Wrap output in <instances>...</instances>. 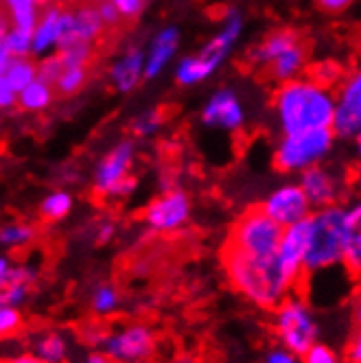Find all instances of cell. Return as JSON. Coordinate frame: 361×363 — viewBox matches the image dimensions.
Masks as SVG:
<instances>
[{"instance_id":"obj_14","label":"cell","mask_w":361,"mask_h":363,"mask_svg":"<svg viewBox=\"0 0 361 363\" xmlns=\"http://www.w3.org/2000/svg\"><path fill=\"white\" fill-rule=\"evenodd\" d=\"M201 125L213 129V132H223V134H237L245 127L248 112L241 96L230 90L221 88L209 96L201 110Z\"/></svg>"},{"instance_id":"obj_7","label":"cell","mask_w":361,"mask_h":363,"mask_svg":"<svg viewBox=\"0 0 361 363\" xmlns=\"http://www.w3.org/2000/svg\"><path fill=\"white\" fill-rule=\"evenodd\" d=\"M335 136L333 127L328 129H309V132H298V134H280L272 162L276 171L285 175H302L304 171L322 164L333 147H335Z\"/></svg>"},{"instance_id":"obj_16","label":"cell","mask_w":361,"mask_h":363,"mask_svg":"<svg viewBox=\"0 0 361 363\" xmlns=\"http://www.w3.org/2000/svg\"><path fill=\"white\" fill-rule=\"evenodd\" d=\"M68 13L70 9H64V5L57 3L42 9L38 27L33 29V55L48 57L60 53L68 31Z\"/></svg>"},{"instance_id":"obj_25","label":"cell","mask_w":361,"mask_h":363,"mask_svg":"<svg viewBox=\"0 0 361 363\" xmlns=\"http://www.w3.org/2000/svg\"><path fill=\"white\" fill-rule=\"evenodd\" d=\"M33 55V33L11 29L3 24L0 33V68L7 66L16 57H31Z\"/></svg>"},{"instance_id":"obj_37","label":"cell","mask_w":361,"mask_h":363,"mask_svg":"<svg viewBox=\"0 0 361 363\" xmlns=\"http://www.w3.org/2000/svg\"><path fill=\"white\" fill-rule=\"evenodd\" d=\"M311 79H316L318 84L328 86V88H331V84H335V82H342V79H340V68L335 66V64H331V62L318 64V66L311 70Z\"/></svg>"},{"instance_id":"obj_53","label":"cell","mask_w":361,"mask_h":363,"mask_svg":"<svg viewBox=\"0 0 361 363\" xmlns=\"http://www.w3.org/2000/svg\"><path fill=\"white\" fill-rule=\"evenodd\" d=\"M359 44H361V33H359Z\"/></svg>"},{"instance_id":"obj_6","label":"cell","mask_w":361,"mask_h":363,"mask_svg":"<svg viewBox=\"0 0 361 363\" xmlns=\"http://www.w3.org/2000/svg\"><path fill=\"white\" fill-rule=\"evenodd\" d=\"M272 333L278 346L302 357L309 348H313L320 342L322 333L313 302L300 294H291L289 298H285L274 308Z\"/></svg>"},{"instance_id":"obj_9","label":"cell","mask_w":361,"mask_h":363,"mask_svg":"<svg viewBox=\"0 0 361 363\" xmlns=\"http://www.w3.org/2000/svg\"><path fill=\"white\" fill-rule=\"evenodd\" d=\"M282 232H285V228L276 223L259 206V208L245 211L235 221V225H232L228 235L226 247H232L243 254H252V256H270L278 252Z\"/></svg>"},{"instance_id":"obj_23","label":"cell","mask_w":361,"mask_h":363,"mask_svg":"<svg viewBox=\"0 0 361 363\" xmlns=\"http://www.w3.org/2000/svg\"><path fill=\"white\" fill-rule=\"evenodd\" d=\"M3 9H5V20H3L5 27L33 33L44 7L38 0H3Z\"/></svg>"},{"instance_id":"obj_34","label":"cell","mask_w":361,"mask_h":363,"mask_svg":"<svg viewBox=\"0 0 361 363\" xmlns=\"http://www.w3.org/2000/svg\"><path fill=\"white\" fill-rule=\"evenodd\" d=\"M302 363H344V357L331 344L318 342L313 348H309L302 354Z\"/></svg>"},{"instance_id":"obj_38","label":"cell","mask_w":361,"mask_h":363,"mask_svg":"<svg viewBox=\"0 0 361 363\" xmlns=\"http://www.w3.org/2000/svg\"><path fill=\"white\" fill-rule=\"evenodd\" d=\"M110 3L121 11L125 20H136L149 5V0H110Z\"/></svg>"},{"instance_id":"obj_21","label":"cell","mask_w":361,"mask_h":363,"mask_svg":"<svg viewBox=\"0 0 361 363\" xmlns=\"http://www.w3.org/2000/svg\"><path fill=\"white\" fill-rule=\"evenodd\" d=\"M38 267L33 263H24V261H16L11 274L0 282V300L3 304H9V306H18L22 308L24 304L29 302L33 289H35V282H38Z\"/></svg>"},{"instance_id":"obj_29","label":"cell","mask_w":361,"mask_h":363,"mask_svg":"<svg viewBox=\"0 0 361 363\" xmlns=\"http://www.w3.org/2000/svg\"><path fill=\"white\" fill-rule=\"evenodd\" d=\"M55 86L44 79H35L29 88H24L18 94V110L24 114H40L50 108L55 99Z\"/></svg>"},{"instance_id":"obj_30","label":"cell","mask_w":361,"mask_h":363,"mask_svg":"<svg viewBox=\"0 0 361 363\" xmlns=\"http://www.w3.org/2000/svg\"><path fill=\"white\" fill-rule=\"evenodd\" d=\"M348 211H350V239H348L344 267L352 276H361V201L348 206Z\"/></svg>"},{"instance_id":"obj_1","label":"cell","mask_w":361,"mask_h":363,"mask_svg":"<svg viewBox=\"0 0 361 363\" xmlns=\"http://www.w3.org/2000/svg\"><path fill=\"white\" fill-rule=\"evenodd\" d=\"M221 263L230 287L259 308L274 311L282 300L294 294L298 284V278L282 267L276 254L252 256L226 247Z\"/></svg>"},{"instance_id":"obj_5","label":"cell","mask_w":361,"mask_h":363,"mask_svg":"<svg viewBox=\"0 0 361 363\" xmlns=\"http://www.w3.org/2000/svg\"><path fill=\"white\" fill-rule=\"evenodd\" d=\"M250 62L267 72L270 79L287 84L300 79L309 66V48L298 31L276 29L267 33L259 44L252 46Z\"/></svg>"},{"instance_id":"obj_52","label":"cell","mask_w":361,"mask_h":363,"mask_svg":"<svg viewBox=\"0 0 361 363\" xmlns=\"http://www.w3.org/2000/svg\"><path fill=\"white\" fill-rule=\"evenodd\" d=\"M60 3L64 5V3H74V0H60Z\"/></svg>"},{"instance_id":"obj_40","label":"cell","mask_w":361,"mask_h":363,"mask_svg":"<svg viewBox=\"0 0 361 363\" xmlns=\"http://www.w3.org/2000/svg\"><path fill=\"white\" fill-rule=\"evenodd\" d=\"M263 363H302V357L282 346H274L265 352Z\"/></svg>"},{"instance_id":"obj_46","label":"cell","mask_w":361,"mask_h":363,"mask_svg":"<svg viewBox=\"0 0 361 363\" xmlns=\"http://www.w3.org/2000/svg\"><path fill=\"white\" fill-rule=\"evenodd\" d=\"M5 363H44L38 354H33L31 350H20V352H13L5 359Z\"/></svg>"},{"instance_id":"obj_50","label":"cell","mask_w":361,"mask_h":363,"mask_svg":"<svg viewBox=\"0 0 361 363\" xmlns=\"http://www.w3.org/2000/svg\"><path fill=\"white\" fill-rule=\"evenodd\" d=\"M101 3H106V0H86V5H101Z\"/></svg>"},{"instance_id":"obj_39","label":"cell","mask_w":361,"mask_h":363,"mask_svg":"<svg viewBox=\"0 0 361 363\" xmlns=\"http://www.w3.org/2000/svg\"><path fill=\"white\" fill-rule=\"evenodd\" d=\"M116 235V223L112 219H99L92 228V241L99 245H106Z\"/></svg>"},{"instance_id":"obj_11","label":"cell","mask_w":361,"mask_h":363,"mask_svg":"<svg viewBox=\"0 0 361 363\" xmlns=\"http://www.w3.org/2000/svg\"><path fill=\"white\" fill-rule=\"evenodd\" d=\"M193 217V201L184 189H165L143 211V223L153 235L171 237L182 232Z\"/></svg>"},{"instance_id":"obj_3","label":"cell","mask_w":361,"mask_h":363,"mask_svg":"<svg viewBox=\"0 0 361 363\" xmlns=\"http://www.w3.org/2000/svg\"><path fill=\"white\" fill-rule=\"evenodd\" d=\"M309 221V252L304 274L313 276L320 272L344 267L346 250L350 239V211L344 203L328 208H318Z\"/></svg>"},{"instance_id":"obj_45","label":"cell","mask_w":361,"mask_h":363,"mask_svg":"<svg viewBox=\"0 0 361 363\" xmlns=\"http://www.w3.org/2000/svg\"><path fill=\"white\" fill-rule=\"evenodd\" d=\"M348 311H350V318L357 326H361V287H357L350 294V302H348Z\"/></svg>"},{"instance_id":"obj_10","label":"cell","mask_w":361,"mask_h":363,"mask_svg":"<svg viewBox=\"0 0 361 363\" xmlns=\"http://www.w3.org/2000/svg\"><path fill=\"white\" fill-rule=\"evenodd\" d=\"M99 350L114 363H145L158 350V335L145 322H125L106 330Z\"/></svg>"},{"instance_id":"obj_15","label":"cell","mask_w":361,"mask_h":363,"mask_svg":"<svg viewBox=\"0 0 361 363\" xmlns=\"http://www.w3.org/2000/svg\"><path fill=\"white\" fill-rule=\"evenodd\" d=\"M298 182L309 201H311L313 211L342 203V197L346 193V182L342 179V175L324 164L304 171L302 175H298Z\"/></svg>"},{"instance_id":"obj_32","label":"cell","mask_w":361,"mask_h":363,"mask_svg":"<svg viewBox=\"0 0 361 363\" xmlns=\"http://www.w3.org/2000/svg\"><path fill=\"white\" fill-rule=\"evenodd\" d=\"M162 125H165V110L153 108V110H145L134 116L132 132L138 138H149V136H156L162 129Z\"/></svg>"},{"instance_id":"obj_24","label":"cell","mask_w":361,"mask_h":363,"mask_svg":"<svg viewBox=\"0 0 361 363\" xmlns=\"http://www.w3.org/2000/svg\"><path fill=\"white\" fill-rule=\"evenodd\" d=\"M35 239H38V230L29 221L11 219V221H5L3 228H0V245H3L7 254L29 250L35 243Z\"/></svg>"},{"instance_id":"obj_49","label":"cell","mask_w":361,"mask_h":363,"mask_svg":"<svg viewBox=\"0 0 361 363\" xmlns=\"http://www.w3.org/2000/svg\"><path fill=\"white\" fill-rule=\"evenodd\" d=\"M352 143H355V153H357V158H359V162H361V134H359Z\"/></svg>"},{"instance_id":"obj_18","label":"cell","mask_w":361,"mask_h":363,"mask_svg":"<svg viewBox=\"0 0 361 363\" xmlns=\"http://www.w3.org/2000/svg\"><path fill=\"white\" fill-rule=\"evenodd\" d=\"M306 252H309V221L304 219L296 225L285 228L276 256L282 263V267L300 280L304 276Z\"/></svg>"},{"instance_id":"obj_33","label":"cell","mask_w":361,"mask_h":363,"mask_svg":"<svg viewBox=\"0 0 361 363\" xmlns=\"http://www.w3.org/2000/svg\"><path fill=\"white\" fill-rule=\"evenodd\" d=\"M22 328H24L22 311L18 306L0 304V335L9 340V337H16Z\"/></svg>"},{"instance_id":"obj_17","label":"cell","mask_w":361,"mask_h":363,"mask_svg":"<svg viewBox=\"0 0 361 363\" xmlns=\"http://www.w3.org/2000/svg\"><path fill=\"white\" fill-rule=\"evenodd\" d=\"M179 29L169 24L156 31L151 38L147 50H145V77L147 79H158V77L169 68V64L175 60V53L179 48Z\"/></svg>"},{"instance_id":"obj_48","label":"cell","mask_w":361,"mask_h":363,"mask_svg":"<svg viewBox=\"0 0 361 363\" xmlns=\"http://www.w3.org/2000/svg\"><path fill=\"white\" fill-rule=\"evenodd\" d=\"M352 182H355L357 191L361 193V162H359V167H357V169H355V173H352Z\"/></svg>"},{"instance_id":"obj_20","label":"cell","mask_w":361,"mask_h":363,"mask_svg":"<svg viewBox=\"0 0 361 363\" xmlns=\"http://www.w3.org/2000/svg\"><path fill=\"white\" fill-rule=\"evenodd\" d=\"M106 29L108 27L103 24V20L99 16V9L94 5H84V7L70 9V13H68V31H66L64 46H68V44L94 46V42L103 35V31H106Z\"/></svg>"},{"instance_id":"obj_35","label":"cell","mask_w":361,"mask_h":363,"mask_svg":"<svg viewBox=\"0 0 361 363\" xmlns=\"http://www.w3.org/2000/svg\"><path fill=\"white\" fill-rule=\"evenodd\" d=\"M66 64L62 60L60 53H53V55H48V57H42L40 64H38V70H40V79L48 82V84H57V79L62 77Z\"/></svg>"},{"instance_id":"obj_2","label":"cell","mask_w":361,"mask_h":363,"mask_svg":"<svg viewBox=\"0 0 361 363\" xmlns=\"http://www.w3.org/2000/svg\"><path fill=\"white\" fill-rule=\"evenodd\" d=\"M272 112L280 134L328 129L335 118V92L311 77L280 84L272 94Z\"/></svg>"},{"instance_id":"obj_4","label":"cell","mask_w":361,"mask_h":363,"mask_svg":"<svg viewBox=\"0 0 361 363\" xmlns=\"http://www.w3.org/2000/svg\"><path fill=\"white\" fill-rule=\"evenodd\" d=\"M243 16L239 9H226L221 16V22L217 31L206 40V44L199 46L197 53L184 55L175 62L173 79L182 88H193L204 82H209L211 77L223 66V62L230 57L232 48L243 35Z\"/></svg>"},{"instance_id":"obj_36","label":"cell","mask_w":361,"mask_h":363,"mask_svg":"<svg viewBox=\"0 0 361 363\" xmlns=\"http://www.w3.org/2000/svg\"><path fill=\"white\" fill-rule=\"evenodd\" d=\"M66 66H88L92 60V46L86 44H68L60 50Z\"/></svg>"},{"instance_id":"obj_47","label":"cell","mask_w":361,"mask_h":363,"mask_svg":"<svg viewBox=\"0 0 361 363\" xmlns=\"http://www.w3.org/2000/svg\"><path fill=\"white\" fill-rule=\"evenodd\" d=\"M79 363H114L103 350H94V352H88Z\"/></svg>"},{"instance_id":"obj_12","label":"cell","mask_w":361,"mask_h":363,"mask_svg":"<svg viewBox=\"0 0 361 363\" xmlns=\"http://www.w3.org/2000/svg\"><path fill=\"white\" fill-rule=\"evenodd\" d=\"M333 132L342 140H355L361 134V66L350 70L335 92Z\"/></svg>"},{"instance_id":"obj_8","label":"cell","mask_w":361,"mask_h":363,"mask_svg":"<svg viewBox=\"0 0 361 363\" xmlns=\"http://www.w3.org/2000/svg\"><path fill=\"white\" fill-rule=\"evenodd\" d=\"M134 162H136V143L130 138L114 143L101 155L92 169L94 195L110 201L130 197L138 186V179L134 175Z\"/></svg>"},{"instance_id":"obj_27","label":"cell","mask_w":361,"mask_h":363,"mask_svg":"<svg viewBox=\"0 0 361 363\" xmlns=\"http://www.w3.org/2000/svg\"><path fill=\"white\" fill-rule=\"evenodd\" d=\"M74 208V197L70 191L66 189H55V191H48L40 203H38V215L42 221L46 223H60L64 219L70 217Z\"/></svg>"},{"instance_id":"obj_22","label":"cell","mask_w":361,"mask_h":363,"mask_svg":"<svg viewBox=\"0 0 361 363\" xmlns=\"http://www.w3.org/2000/svg\"><path fill=\"white\" fill-rule=\"evenodd\" d=\"M29 350L38 354L44 363H68L70 340L57 328H40L31 335Z\"/></svg>"},{"instance_id":"obj_44","label":"cell","mask_w":361,"mask_h":363,"mask_svg":"<svg viewBox=\"0 0 361 363\" xmlns=\"http://www.w3.org/2000/svg\"><path fill=\"white\" fill-rule=\"evenodd\" d=\"M0 108H3V110L18 108V92L11 90V88L5 86V84H0Z\"/></svg>"},{"instance_id":"obj_19","label":"cell","mask_w":361,"mask_h":363,"mask_svg":"<svg viewBox=\"0 0 361 363\" xmlns=\"http://www.w3.org/2000/svg\"><path fill=\"white\" fill-rule=\"evenodd\" d=\"M108 79L110 86L121 92V94H130L134 92L145 77V50L140 48H127L112 62L108 70Z\"/></svg>"},{"instance_id":"obj_43","label":"cell","mask_w":361,"mask_h":363,"mask_svg":"<svg viewBox=\"0 0 361 363\" xmlns=\"http://www.w3.org/2000/svg\"><path fill=\"white\" fill-rule=\"evenodd\" d=\"M346 357L350 363H361V326H357L355 335L350 337V342L346 346Z\"/></svg>"},{"instance_id":"obj_51","label":"cell","mask_w":361,"mask_h":363,"mask_svg":"<svg viewBox=\"0 0 361 363\" xmlns=\"http://www.w3.org/2000/svg\"><path fill=\"white\" fill-rule=\"evenodd\" d=\"M38 3H40L42 7H48V5H53V0H38Z\"/></svg>"},{"instance_id":"obj_31","label":"cell","mask_w":361,"mask_h":363,"mask_svg":"<svg viewBox=\"0 0 361 363\" xmlns=\"http://www.w3.org/2000/svg\"><path fill=\"white\" fill-rule=\"evenodd\" d=\"M88 66H66L62 77L55 84V92L60 96H74L79 94L88 84Z\"/></svg>"},{"instance_id":"obj_28","label":"cell","mask_w":361,"mask_h":363,"mask_svg":"<svg viewBox=\"0 0 361 363\" xmlns=\"http://www.w3.org/2000/svg\"><path fill=\"white\" fill-rule=\"evenodd\" d=\"M121 291L114 287L112 282H99L92 287L88 304H90V313L96 320H108L114 318L118 311H121Z\"/></svg>"},{"instance_id":"obj_42","label":"cell","mask_w":361,"mask_h":363,"mask_svg":"<svg viewBox=\"0 0 361 363\" xmlns=\"http://www.w3.org/2000/svg\"><path fill=\"white\" fill-rule=\"evenodd\" d=\"M96 9H99V16H101V20H103V24H106V27H116V24L123 20L121 11L110 3V0H106V3L96 5Z\"/></svg>"},{"instance_id":"obj_26","label":"cell","mask_w":361,"mask_h":363,"mask_svg":"<svg viewBox=\"0 0 361 363\" xmlns=\"http://www.w3.org/2000/svg\"><path fill=\"white\" fill-rule=\"evenodd\" d=\"M35 79H40V70L31 57H16L7 66L0 68V84L9 86L18 94L24 88H29Z\"/></svg>"},{"instance_id":"obj_41","label":"cell","mask_w":361,"mask_h":363,"mask_svg":"<svg viewBox=\"0 0 361 363\" xmlns=\"http://www.w3.org/2000/svg\"><path fill=\"white\" fill-rule=\"evenodd\" d=\"M313 3L324 13H344L357 3V0H313Z\"/></svg>"},{"instance_id":"obj_13","label":"cell","mask_w":361,"mask_h":363,"mask_svg":"<svg viewBox=\"0 0 361 363\" xmlns=\"http://www.w3.org/2000/svg\"><path fill=\"white\" fill-rule=\"evenodd\" d=\"M261 208L282 228L296 225L313 213V206L302 191L300 182H282L274 186L261 201Z\"/></svg>"}]
</instances>
